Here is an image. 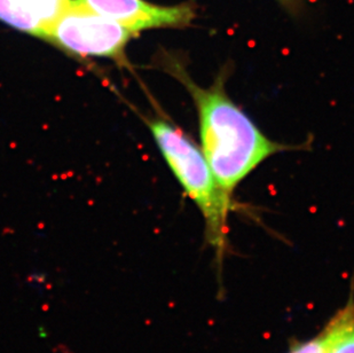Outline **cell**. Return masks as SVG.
I'll list each match as a JSON object with an SVG mask.
<instances>
[{
	"label": "cell",
	"mask_w": 354,
	"mask_h": 353,
	"mask_svg": "<svg viewBox=\"0 0 354 353\" xmlns=\"http://www.w3.org/2000/svg\"><path fill=\"white\" fill-rule=\"evenodd\" d=\"M190 94L200 123V149L221 189L231 197L237 185L269 156L290 149L271 140L225 90V75L211 86H198L182 64H166Z\"/></svg>",
	"instance_id": "1"
},
{
	"label": "cell",
	"mask_w": 354,
	"mask_h": 353,
	"mask_svg": "<svg viewBox=\"0 0 354 353\" xmlns=\"http://www.w3.org/2000/svg\"><path fill=\"white\" fill-rule=\"evenodd\" d=\"M149 129L160 153L205 221L206 241L220 263L227 248L231 197L221 189L200 148L165 119H153Z\"/></svg>",
	"instance_id": "2"
},
{
	"label": "cell",
	"mask_w": 354,
	"mask_h": 353,
	"mask_svg": "<svg viewBox=\"0 0 354 353\" xmlns=\"http://www.w3.org/2000/svg\"><path fill=\"white\" fill-rule=\"evenodd\" d=\"M135 34L80 0H70L43 39L77 56L123 59L128 40Z\"/></svg>",
	"instance_id": "3"
},
{
	"label": "cell",
	"mask_w": 354,
	"mask_h": 353,
	"mask_svg": "<svg viewBox=\"0 0 354 353\" xmlns=\"http://www.w3.org/2000/svg\"><path fill=\"white\" fill-rule=\"evenodd\" d=\"M91 9L117 21L133 34L157 28H184L195 17L189 3L160 6L146 0H80Z\"/></svg>",
	"instance_id": "4"
},
{
	"label": "cell",
	"mask_w": 354,
	"mask_h": 353,
	"mask_svg": "<svg viewBox=\"0 0 354 353\" xmlns=\"http://www.w3.org/2000/svg\"><path fill=\"white\" fill-rule=\"evenodd\" d=\"M70 0H0V21L44 38Z\"/></svg>",
	"instance_id": "5"
},
{
	"label": "cell",
	"mask_w": 354,
	"mask_h": 353,
	"mask_svg": "<svg viewBox=\"0 0 354 353\" xmlns=\"http://www.w3.org/2000/svg\"><path fill=\"white\" fill-rule=\"evenodd\" d=\"M328 342L324 353H354V297L325 326Z\"/></svg>",
	"instance_id": "6"
},
{
	"label": "cell",
	"mask_w": 354,
	"mask_h": 353,
	"mask_svg": "<svg viewBox=\"0 0 354 353\" xmlns=\"http://www.w3.org/2000/svg\"><path fill=\"white\" fill-rule=\"evenodd\" d=\"M328 337L325 329L322 330L320 335L312 338L310 340H306L304 343L298 344L297 346L294 347L289 353H324L327 347Z\"/></svg>",
	"instance_id": "7"
},
{
	"label": "cell",
	"mask_w": 354,
	"mask_h": 353,
	"mask_svg": "<svg viewBox=\"0 0 354 353\" xmlns=\"http://www.w3.org/2000/svg\"><path fill=\"white\" fill-rule=\"evenodd\" d=\"M283 1H289V0H283Z\"/></svg>",
	"instance_id": "8"
}]
</instances>
